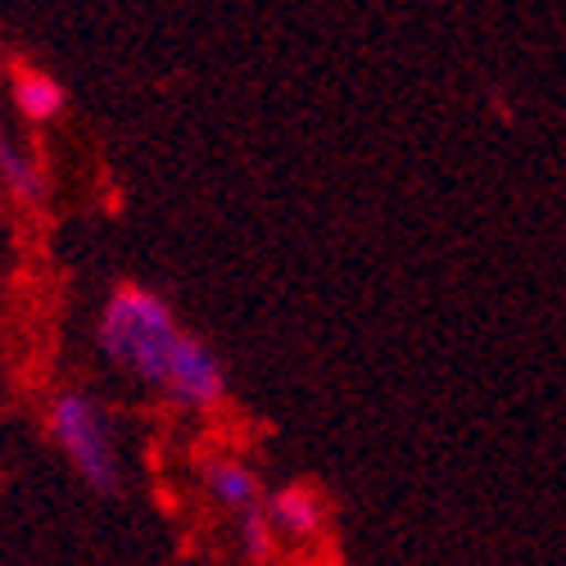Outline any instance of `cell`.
Listing matches in <instances>:
<instances>
[{
	"label": "cell",
	"mask_w": 566,
	"mask_h": 566,
	"mask_svg": "<svg viewBox=\"0 0 566 566\" xmlns=\"http://www.w3.org/2000/svg\"><path fill=\"white\" fill-rule=\"evenodd\" d=\"M96 340L114 367L186 412H209L227 395V371L218 354L191 332H181L168 300L146 286L123 281L105 300Z\"/></svg>",
	"instance_id": "1"
},
{
	"label": "cell",
	"mask_w": 566,
	"mask_h": 566,
	"mask_svg": "<svg viewBox=\"0 0 566 566\" xmlns=\"http://www.w3.org/2000/svg\"><path fill=\"white\" fill-rule=\"evenodd\" d=\"M45 431H51V440L69 458V467L86 481V490H96L101 499L123 494V462H118L114 427L96 395L60 390L51 399V412H45Z\"/></svg>",
	"instance_id": "2"
},
{
	"label": "cell",
	"mask_w": 566,
	"mask_h": 566,
	"mask_svg": "<svg viewBox=\"0 0 566 566\" xmlns=\"http://www.w3.org/2000/svg\"><path fill=\"white\" fill-rule=\"evenodd\" d=\"M205 490H209V499L218 507H227L235 516L263 507V485H259V476H254V471L241 458H213L205 467Z\"/></svg>",
	"instance_id": "3"
},
{
	"label": "cell",
	"mask_w": 566,
	"mask_h": 566,
	"mask_svg": "<svg viewBox=\"0 0 566 566\" xmlns=\"http://www.w3.org/2000/svg\"><path fill=\"white\" fill-rule=\"evenodd\" d=\"M268 522L272 531H281L286 539H317L322 526H326V512H322V499L304 485H286V490H276L268 503Z\"/></svg>",
	"instance_id": "4"
},
{
	"label": "cell",
	"mask_w": 566,
	"mask_h": 566,
	"mask_svg": "<svg viewBox=\"0 0 566 566\" xmlns=\"http://www.w3.org/2000/svg\"><path fill=\"white\" fill-rule=\"evenodd\" d=\"M0 181L19 205H41L45 200V172L36 168V159L19 146L14 136H0Z\"/></svg>",
	"instance_id": "5"
},
{
	"label": "cell",
	"mask_w": 566,
	"mask_h": 566,
	"mask_svg": "<svg viewBox=\"0 0 566 566\" xmlns=\"http://www.w3.org/2000/svg\"><path fill=\"white\" fill-rule=\"evenodd\" d=\"M14 105H19L32 123H45V118H55V114L64 109V86H60L51 73L19 64V69H14Z\"/></svg>",
	"instance_id": "6"
},
{
	"label": "cell",
	"mask_w": 566,
	"mask_h": 566,
	"mask_svg": "<svg viewBox=\"0 0 566 566\" xmlns=\"http://www.w3.org/2000/svg\"><path fill=\"white\" fill-rule=\"evenodd\" d=\"M272 535H276V531H272V522H268V507L241 516V548H245L250 562H268V557H272Z\"/></svg>",
	"instance_id": "7"
}]
</instances>
